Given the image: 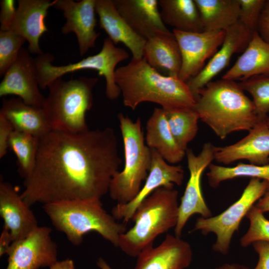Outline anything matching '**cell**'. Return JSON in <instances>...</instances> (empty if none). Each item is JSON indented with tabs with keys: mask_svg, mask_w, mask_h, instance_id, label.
<instances>
[{
	"mask_svg": "<svg viewBox=\"0 0 269 269\" xmlns=\"http://www.w3.org/2000/svg\"><path fill=\"white\" fill-rule=\"evenodd\" d=\"M122 163L111 128L70 133L51 130L38 138L35 165L21 197L30 207L101 199Z\"/></svg>",
	"mask_w": 269,
	"mask_h": 269,
	"instance_id": "cell-1",
	"label": "cell"
},
{
	"mask_svg": "<svg viewBox=\"0 0 269 269\" xmlns=\"http://www.w3.org/2000/svg\"><path fill=\"white\" fill-rule=\"evenodd\" d=\"M115 78L124 106L133 110L145 102L158 104L166 110L193 109L196 103L186 82L161 74L143 57L132 58L117 68Z\"/></svg>",
	"mask_w": 269,
	"mask_h": 269,
	"instance_id": "cell-2",
	"label": "cell"
},
{
	"mask_svg": "<svg viewBox=\"0 0 269 269\" xmlns=\"http://www.w3.org/2000/svg\"><path fill=\"white\" fill-rule=\"evenodd\" d=\"M193 109L221 139L235 132H249L261 121L252 100L233 80L208 83L198 92Z\"/></svg>",
	"mask_w": 269,
	"mask_h": 269,
	"instance_id": "cell-3",
	"label": "cell"
},
{
	"mask_svg": "<svg viewBox=\"0 0 269 269\" xmlns=\"http://www.w3.org/2000/svg\"><path fill=\"white\" fill-rule=\"evenodd\" d=\"M42 208L55 229L76 246L87 233L95 232L118 247L120 236L127 230L126 224L118 222L104 209L101 199L59 201Z\"/></svg>",
	"mask_w": 269,
	"mask_h": 269,
	"instance_id": "cell-4",
	"label": "cell"
},
{
	"mask_svg": "<svg viewBox=\"0 0 269 269\" xmlns=\"http://www.w3.org/2000/svg\"><path fill=\"white\" fill-rule=\"evenodd\" d=\"M178 192L173 187L154 190L137 208L134 226L120 236L118 246L126 255L137 257L159 235L174 228L179 204Z\"/></svg>",
	"mask_w": 269,
	"mask_h": 269,
	"instance_id": "cell-5",
	"label": "cell"
},
{
	"mask_svg": "<svg viewBox=\"0 0 269 269\" xmlns=\"http://www.w3.org/2000/svg\"><path fill=\"white\" fill-rule=\"evenodd\" d=\"M98 81L97 77L67 81L61 77L48 85L42 108L51 130L76 133L89 130L86 114L92 106V90Z\"/></svg>",
	"mask_w": 269,
	"mask_h": 269,
	"instance_id": "cell-6",
	"label": "cell"
},
{
	"mask_svg": "<svg viewBox=\"0 0 269 269\" xmlns=\"http://www.w3.org/2000/svg\"><path fill=\"white\" fill-rule=\"evenodd\" d=\"M123 139L125 165L113 177L109 189L111 198L117 204H126L140 191L149 172L151 149L145 143L140 119L133 121L122 113L118 115Z\"/></svg>",
	"mask_w": 269,
	"mask_h": 269,
	"instance_id": "cell-7",
	"label": "cell"
},
{
	"mask_svg": "<svg viewBox=\"0 0 269 269\" xmlns=\"http://www.w3.org/2000/svg\"><path fill=\"white\" fill-rule=\"evenodd\" d=\"M129 55L124 49L117 47L109 37L105 39L101 51L81 60L66 65L52 64L54 56L49 53L38 55L35 59L37 66L39 87L42 89L54 80L68 73L81 70H93L106 80V95L110 100L117 99L121 93L116 82V67L121 62L128 59Z\"/></svg>",
	"mask_w": 269,
	"mask_h": 269,
	"instance_id": "cell-8",
	"label": "cell"
},
{
	"mask_svg": "<svg viewBox=\"0 0 269 269\" xmlns=\"http://www.w3.org/2000/svg\"><path fill=\"white\" fill-rule=\"evenodd\" d=\"M267 181L251 178L240 198L220 214L196 221L193 231H199L203 235L214 233L216 236L213 250L223 255L228 254L234 234L250 209L268 191Z\"/></svg>",
	"mask_w": 269,
	"mask_h": 269,
	"instance_id": "cell-9",
	"label": "cell"
},
{
	"mask_svg": "<svg viewBox=\"0 0 269 269\" xmlns=\"http://www.w3.org/2000/svg\"><path fill=\"white\" fill-rule=\"evenodd\" d=\"M215 147L211 142L205 143L197 155L191 149L186 150L189 178L179 205L178 221L174 235L180 237L183 228L192 215L198 214L205 218L212 216L203 196L202 175L214 159Z\"/></svg>",
	"mask_w": 269,
	"mask_h": 269,
	"instance_id": "cell-10",
	"label": "cell"
},
{
	"mask_svg": "<svg viewBox=\"0 0 269 269\" xmlns=\"http://www.w3.org/2000/svg\"><path fill=\"white\" fill-rule=\"evenodd\" d=\"M51 232L47 226H38L25 238L13 242L5 269H39L57 262V246Z\"/></svg>",
	"mask_w": 269,
	"mask_h": 269,
	"instance_id": "cell-11",
	"label": "cell"
},
{
	"mask_svg": "<svg viewBox=\"0 0 269 269\" xmlns=\"http://www.w3.org/2000/svg\"><path fill=\"white\" fill-rule=\"evenodd\" d=\"M181 56V66L178 78L186 82L197 75L222 45L226 31L190 32L173 29Z\"/></svg>",
	"mask_w": 269,
	"mask_h": 269,
	"instance_id": "cell-12",
	"label": "cell"
},
{
	"mask_svg": "<svg viewBox=\"0 0 269 269\" xmlns=\"http://www.w3.org/2000/svg\"><path fill=\"white\" fill-rule=\"evenodd\" d=\"M35 59L22 48L0 84V97L17 96L26 104L42 108L45 98L40 93Z\"/></svg>",
	"mask_w": 269,
	"mask_h": 269,
	"instance_id": "cell-13",
	"label": "cell"
},
{
	"mask_svg": "<svg viewBox=\"0 0 269 269\" xmlns=\"http://www.w3.org/2000/svg\"><path fill=\"white\" fill-rule=\"evenodd\" d=\"M152 157L148 175L140 191L131 201L126 204H117L111 214L116 220H122L127 224L132 218L139 204L154 190L161 187H173L180 185L184 178L181 165H173L166 162L159 153L151 149Z\"/></svg>",
	"mask_w": 269,
	"mask_h": 269,
	"instance_id": "cell-14",
	"label": "cell"
},
{
	"mask_svg": "<svg viewBox=\"0 0 269 269\" xmlns=\"http://www.w3.org/2000/svg\"><path fill=\"white\" fill-rule=\"evenodd\" d=\"M96 0H55L53 7L62 10L66 21L61 28L64 34L74 32L77 37L79 52L83 56L93 48L100 33L95 30Z\"/></svg>",
	"mask_w": 269,
	"mask_h": 269,
	"instance_id": "cell-15",
	"label": "cell"
},
{
	"mask_svg": "<svg viewBox=\"0 0 269 269\" xmlns=\"http://www.w3.org/2000/svg\"><path fill=\"white\" fill-rule=\"evenodd\" d=\"M225 31V39L218 50L197 75L186 82L195 99L199 90L226 68L234 54L245 50L254 33L239 21Z\"/></svg>",
	"mask_w": 269,
	"mask_h": 269,
	"instance_id": "cell-16",
	"label": "cell"
},
{
	"mask_svg": "<svg viewBox=\"0 0 269 269\" xmlns=\"http://www.w3.org/2000/svg\"><path fill=\"white\" fill-rule=\"evenodd\" d=\"M214 159L225 165L239 160H247L254 165L269 164V127L266 121L258 122L238 141L215 146Z\"/></svg>",
	"mask_w": 269,
	"mask_h": 269,
	"instance_id": "cell-17",
	"label": "cell"
},
{
	"mask_svg": "<svg viewBox=\"0 0 269 269\" xmlns=\"http://www.w3.org/2000/svg\"><path fill=\"white\" fill-rule=\"evenodd\" d=\"M192 257L191 247L187 241L167 234L158 246L150 245L139 254L134 269H185Z\"/></svg>",
	"mask_w": 269,
	"mask_h": 269,
	"instance_id": "cell-18",
	"label": "cell"
},
{
	"mask_svg": "<svg viewBox=\"0 0 269 269\" xmlns=\"http://www.w3.org/2000/svg\"><path fill=\"white\" fill-rule=\"evenodd\" d=\"M0 215L13 242L25 238L39 226L30 207L15 187L4 181L0 183Z\"/></svg>",
	"mask_w": 269,
	"mask_h": 269,
	"instance_id": "cell-19",
	"label": "cell"
},
{
	"mask_svg": "<svg viewBox=\"0 0 269 269\" xmlns=\"http://www.w3.org/2000/svg\"><path fill=\"white\" fill-rule=\"evenodd\" d=\"M15 15L9 30L23 37L28 43L30 53L40 55L39 39L48 30L45 23L48 9L54 1L19 0Z\"/></svg>",
	"mask_w": 269,
	"mask_h": 269,
	"instance_id": "cell-20",
	"label": "cell"
},
{
	"mask_svg": "<svg viewBox=\"0 0 269 269\" xmlns=\"http://www.w3.org/2000/svg\"><path fill=\"white\" fill-rule=\"evenodd\" d=\"M117 10L130 27L145 40L169 31L163 23L157 0H113Z\"/></svg>",
	"mask_w": 269,
	"mask_h": 269,
	"instance_id": "cell-21",
	"label": "cell"
},
{
	"mask_svg": "<svg viewBox=\"0 0 269 269\" xmlns=\"http://www.w3.org/2000/svg\"><path fill=\"white\" fill-rule=\"evenodd\" d=\"M96 12L100 27L116 45L123 43L131 51L133 57H143L146 40L130 27L117 10L112 0H96Z\"/></svg>",
	"mask_w": 269,
	"mask_h": 269,
	"instance_id": "cell-22",
	"label": "cell"
},
{
	"mask_svg": "<svg viewBox=\"0 0 269 269\" xmlns=\"http://www.w3.org/2000/svg\"><path fill=\"white\" fill-rule=\"evenodd\" d=\"M143 57L161 74L178 77L182 62L181 53L177 41L170 31L146 40Z\"/></svg>",
	"mask_w": 269,
	"mask_h": 269,
	"instance_id": "cell-23",
	"label": "cell"
},
{
	"mask_svg": "<svg viewBox=\"0 0 269 269\" xmlns=\"http://www.w3.org/2000/svg\"><path fill=\"white\" fill-rule=\"evenodd\" d=\"M0 114L10 122L14 130L38 138L51 131L43 108L28 105L18 97L3 99Z\"/></svg>",
	"mask_w": 269,
	"mask_h": 269,
	"instance_id": "cell-24",
	"label": "cell"
},
{
	"mask_svg": "<svg viewBox=\"0 0 269 269\" xmlns=\"http://www.w3.org/2000/svg\"><path fill=\"white\" fill-rule=\"evenodd\" d=\"M262 74H269V43L256 31L253 33L245 50L222 79L241 81Z\"/></svg>",
	"mask_w": 269,
	"mask_h": 269,
	"instance_id": "cell-25",
	"label": "cell"
},
{
	"mask_svg": "<svg viewBox=\"0 0 269 269\" xmlns=\"http://www.w3.org/2000/svg\"><path fill=\"white\" fill-rule=\"evenodd\" d=\"M145 140L150 148L157 151L170 164L180 162L186 155L172 134L163 108H154L147 120Z\"/></svg>",
	"mask_w": 269,
	"mask_h": 269,
	"instance_id": "cell-26",
	"label": "cell"
},
{
	"mask_svg": "<svg viewBox=\"0 0 269 269\" xmlns=\"http://www.w3.org/2000/svg\"><path fill=\"white\" fill-rule=\"evenodd\" d=\"M161 18L165 25L184 32L204 31L194 0H158Z\"/></svg>",
	"mask_w": 269,
	"mask_h": 269,
	"instance_id": "cell-27",
	"label": "cell"
},
{
	"mask_svg": "<svg viewBox=\"0 0 269 269\" xmlns=\"http://www.w3.org/2000/svg\"><path fill=\"white\" fill-rule=\"evenodd\" d=\"M204 31H225L239 21L238 0H194Z\"/></svg>",
	"mask_w": 269,
	"mask_h": 269,
	"instance_id": "cell-28",
	"label": "cell"
},
{
	"mask_svg": "<svg viewBox=\"0 0 269 269\" xmlns=\"http://www.w3.org/2000/svg\"><path fill=\"white\" fill-rule=\"evenodd\" d=\"M164 110L175 140L186 152L188 143L194 138L198 131L199 118L197 113L194 109Z\"/></svg>",
	"mask_w": 269,
	"mask_h": 269,
	"instance_id": "cell-29",
	"label": "cell"
},
{
	"mask_svg": "<svg viewBox=\"0 0 269 269\" xmlns=\"http://www.w3.org/2000/svg\"><path fill=\"white\" fill-rule=\"evenodd\" d=\"M207 173L211 187L216 188L223 181L240 177H249L265 180L269 192V164L258 165L239 163L234 167H226L211 163Z\"/></svg>",
	"mask_w": 269,
	"mask_h": 269,
	"instance_id": "cell-30",
	"label": "cell"
},
{
	"mask_svg": "<svg viewBox=\"0 0 269 269\" xmlns=\"http://www.w3.org/2000/svg\"><path fill=\"white\" fill-rule=\"evenodd\" d=\"M8 147L15 154L18 172L24 179L32 172L38 151V138L14 130L10 137Z\"/></svg>",
	"mask_w": 269,
	"mask_h": 269,
	"instance_id": "cell-31",
	"label": "cell"
},
{
	"mask_svg": "<svg viewBox=\"0 0 269 269\" xmlns=\"http://www.w3.org/2000/svg\"><path fill=\"white\" fill-rule=\"evenodd\" d=\"M238 84L251 95L260 120L266 121L269 113V74L254 76Z\"/></svg>",
	"mask_w": 269,
	"mask_h": 269,
	"instance_id": "cell-32",
	"label": "cell"
},
{
	"mask_svg": "<svg viewBox=\"0 0 269 269\" xmlns=\"http://www.w3.org/2000/svg\"><path fill=\"white\" fill-rule=\"evenodd\" d=\"M256 205L248 211L246 217L249 220L248 231L241 238L240 245L248 247L254 243L264 241L269 243V220Z\"/></svg>",
	"mask_w": 269,
	"mask_h": 269,
	"instance_id": "cell-33",
	"label": "cell"
},
{
	"mask_svg": "<svg viewBox=\"0 0 269 269\" xmlns=\"http://www.w3.org/2000/svg\"><path fill=\"white\" fill-rule=\"evenodd\" d=\"M26 40L10 30H0V75H4L16 60Z\"/></svg>",
	"mask_w": 269,
	"mask_h": 269,
	"instance_id": "cell-34",
	"label": "cell"
},
{
	"mask_svg": "<svg viewBox=\"0 0 269 269\" xmlns=\"http://www.w3.org/2000/svg\"><path fill=\"white\" fill-rule=\"evenodd\" d=\"M239 22L252 32L257 31L259 17L265 0H238Z\"/></svg>",
	"mask_w": 269,
	"mask_h": 269,
	"instance_id": "cell-35",
	"label": "cell"
},
{
	"mask_svg": "<svg viewBox=\"0 0 269 269\" xmlns=\"http://www.w3.org/2000/svg\"><path fill=\"white\" fill-rule=\"evenodd\" d=\"M0 30L6 31L10 29L14 20L16 9L13 0H0Z\"/></svg>",
	"mask_w": 269,
	"mask_h": 269,
	"instance_id": "cell-36",
	"label": "cell"
},
{
	"mask_svg": "<svg viewBox=\"0 0 269 269\" xmlns=\"http://www.w3.org/2000/svg\"><path fill=\"white\" fill-rule=\"evenodd\" d=\"M14 129L10 122L0 114V158H2L8 150L10 137Z\"/></svg>",
	"mask_w": 269,
	"mask_h": 269,
	"instance_id": "cell-37",
	"label": "cell"
},
{
	"mask_svg": "<svg viewBox=\"0 0 269 269\" xmlns=\"http://www.w3.org/2000/svg\"><path fill=\"white\" fill-rule=\"evenodd\" d=\"M252 245L258 256V261L253 269H269V243L259 241Z\"/></svg>",
	"mask_w": 269,
	"mask_h": 269,
	"instance_id": "cell-38",
	"label": "cell"
},
{
	"mask_svg": "<svg viewBox=\"0 0 269 269\" xmlns=\"http://www.w3.org/2000/svg\"><path fill=\"white\" fill-rule=\"evenodd\" d=\"M257 32L264 40L269 43V0H265L259 17Z\"/></svg>",
	"mask_w": 269,
	"mask_h": 269,
	"instance_id": "cell-39",
	"label": "cell"
},
{
	"mask_svg": "<svg viewBox=\"0 0 269 269\" xmlns=\"http://www.w3.org/2000/svg\"><path fill=\"white\" fill-rule=\"evenodd\" d=\"M13 240L9 230L3 226L0 236V256L7 255Z\"/></svg>",
	"mask_w": 269,
	"mask_h": 269,
	"instance_id": "cell-40",
	"label": "cell"
},
{
	"mask_svg": "<svg viewBox=\"0 0 269 269\" xmlns=\"http://www.w3.org/2000/svg\"><path fill=\"white\" fill-rule=\"evenodd\" d=\"M49 269H75L73 261L71 259H66L61 261H57L50 267Z\"/></svg>",
	"mask_w": 269,
	"mask_h": 269,
	"instance_id": "cell-41",
	"label": "cell"
},
{
	"mask_svg": "<svg viewBox=\"0 0 269 269\" xmlns=\"http://www.w3.org/2000/svg\"><path fill=\"white\" fill-rule=\"evenodd\" d=\"M255 205L263 213L269 212V192H267Z\"/></svg>",
	"mask_w": 269,
	"mask_h": 269,
	"instance_id": "cell-42",
	"label": "cell"
},
{
	"mask_svg": "<svg viewBox=\"0 0 269 269\" xmlns=\"http://www.w3.org/2000/svg\"><path fill=\"white\" fill-rule=\"evenodd\" d=\"M216 269H249V268L245 266L236 263H227L217 267Z\"/></svg>",
	"mask_w": 269,
	"mask_h": 269,
	"instance_id": "cell-43",
	"label": "cell"
},
{
	"mask_svg": "<svg viewBox=\"0 0 269 269\" xmlns=\"http://www.w3.org/2000/svg\"><path fill=\"white\" fill-rule=\"evenodd\" d=\"M97 265L100 269H112L109 264L102 258L98 260Z\"/></svg>",
	"mask_w": 269,
	"mask_h": 269,
	"instance_id": "cell-44",
	"label": "cell"
},
{
	"mask_svg": "<svg viewBox=\"0 0 269 269\" xmlns=\"http://www.w3.org/2000/svg\"><path fill=\"white\" fill-rule=\"evenodd\" d=\"M266 123H267V125L269 127V116H268V117L267 118V119L266 120Z\"/></svg>",
	"mask_w": 269,
	"mask_h": 269,
	"instance_id": "cell-45",
	"label": "cell"
}]
</instances>
